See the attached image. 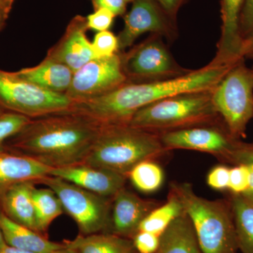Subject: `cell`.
Wrapping results in <instances>:
<instances>
[{
	"mask_svg": "<svg viewBox=\"0 0 253 253\" xmlns=\"http://www.w3.org/2000/svg\"><path fill=\"white\" fill-rule=\"evenodd\" d=\"M232 65L208 64L168 81L126 83L104 96L73 103L65 112L83 116L99 126L128 123L138 111L164 98L189 91L211 90Z\"/></svg>",
	"mask_w": 253,
	"mask_h": 253,
	"instance_id": "6da1fadb",
	"label": "cell"
},
{
	"mask_svg": "<svg viewBox=\"0 0 253 253\" xmlns=\"http://www.w3.org/2000/svg\"><path fill=\"white\" fill-rule=\"evenodd\" d=\"M100 126L90 120L68 112L31 119L4 147L34 158L50 168L83 163Z\"/></svg>",
	"mask_w": 253,
	"mask_h": 253,
	"instance_id": "7a4b0ae2",
	"label": "cell"
},
{
	"mask_svg": "<svg viewBox=\"0 0 253 253\" xmlns=\"http://www.w3.org/2000/svg\"><path fill=\"white\" fill-rule=\"evenodd\" d=\"M168 152L157 133L128 124L101 126L92 147L83 163L127 177L136 165Z\"/></svg>",
	"mask_w": 253,
	"mask_h": 253,
	"instance_id": "3957f363",
	"label": "cell"
},
{
	"mask_svg": "<svg viewBox=\"0 0 253 253\" xmlns=\"http://www.w3.org/2000/svg\"><path fill=\"white\" fill-rule=\"evenodd\" d=\"M169 191L182 204L203 253H237L234 217L228 200L212 201L201 197L189 183L172 182Z\"/></svg>",
	"mask_w": 253,
	"mask_h": 253,
	"instance_id": "277c9868",
	"label": "cell"
},
{
	"mask_svg": "<svg viewBox=\"0 0 253 253\" xmlns=\"http://www.w3.org/2000/svg\"><path fill=\"white\" fill-rule=\"evenodd\" d=\"M212 89L180 93L159 100L138 111L128 124L159 134L216 121L220 117L212 104Z\"/></svg>",
	"mask_w": 253,
	"mask_h": 253,
	"instance_id": "5b68a950",
	"label": "cell"
},
{
	"mask_svg": "<svg viewBox=\"0 0 253 253\" xmlns=\"http://www.w3.org/2000/svg\"><path fill=\"white\" fill-rule=\"evenodd\" d=\"M214 109L231 134L241 140L253 118V71L244 58L231 66L212 89Z\"/></svg>",
	"mask_w": 253,
	"mask_h": 253,
	"instance_id": "8992f818",
	"label": "cell"
},
{
	"mask_svg": "<svg viewBox=\"0 0 253 253\" xmlns=\"http://www.w3.org/2000/svg\"><path fill=\"white\" fill-rule=\"evenodd\" d=\"M163 39L159 35L151 34L129 51H120L126 83L168 81L185 76L191 71L178 63Z\"/></svg>",
	"mask_w": 253,
	"mask_h": 253,
	"instance_id": "52a82bcc",
	"label": "cell"
},
{
	"mask_svg": "<svg viewBox=\"0 0 253 253\" xmlns=\"http://www.w3.org/2000/svg\"><path fill=\"white\" fill-rule=\"evenodd\" d=\"M39 183L54 191L64 211L78 224L81 235L109 230L113 199L94 194L57 176H46Z\"/></svg>",
	"mask_w": 253,
	"mask_h": 253,
	"instance_id": "ba28073f",
	"label": "cell"
},
{
	"mask_svg": "<svg viewBox=\"0 0 253 253\" xmlns=\"http://www.w3.org/2000/svg\"><path fill=\"white\" fill-rule=\"evenodd\" d=\"M73 101L65 94L50 92L0 70V106L6 111L37 118L68 111Z\"/></svg>",
	"mask_w": 253,
	"mask_h": 253,
	"instance_id": "9c48e42d",
	"label": "cell"
},
{
	"mask_svg": "<svg viewBox=\"0 0 253 253\" xmlns=\"http://www.w3.org/2000/svg\"><path fill=\"white\" fill-rule=\"evenodd\" d=\"M166 151L184 149L207 153L222 162L231 154L240 139H236L220 118L158 134Z\"/></svg>",
	"mask_w": 253,
	"mask_h": 253,
	"instance_id": "30bf717a",
	"label": "cell"
},
{
	"mask_svg": "<svg viewBox=\"0 0 253 253\" xmlns=\"http://www.w3.org/2000/svg\"><path fill=\"white\" fill-rule=\"evenodd\" d=\"M126 83L119 51L110 57L95 58L78 69L65 95L81 102L109 94Z\"/></svg>",
	"mask_w": 253,
	"mask_h": 253,
	"instance_id": "8fae6325",
	"label": "cell"
},
{
	"mask_svg": "<svg viewBox=\"0 0 253 253\" xmlns=\"http://www.w3.org/2000/svg\"><path fill=\"white\" fill-rule=\"evenodd\" d=\"M130 11L124 15V26L118 37L119 51L133 45L144 33L157 34L169 42L179 36L176 21L172 19L157 0H133Z\"/></svg>",
	"mask_w": 253,
	"mask_h": 253,
	"instance_id": "7c38bea8",
	"label": "cell"
},
{
	"mask_svg": "<svg viewBox=\"0 0 253 253\" xmlns=\"http://www.w3.org/2000/svg\"><path fill=\"white\" fill-rule=\"evenodd\" d=\"M86 18L77 15L68 23L61 39L48 51L46 57L66 65L73 72L95 59L92 44L86 37Z\"/></svg>",
	"mask_w": 253,
	"mask_h": 253,
	"instance_id": "4fadbf2b",
	"label": "cell"
},
{
	"mask_svg": "<svg viewBox=\"0 0 253 253\" xmlns=\"http://www.w3.org/2000/svg\"><path fill=\"white\" fill-rule=\"evenodd\" d=\"M50 175L57 176L75 185L104 197L113 199L125 187L126 176L84 163L52 168Z\"/></svg>",
	"mask_w": 253,
	"mask_h": 253,
	"instance_id": "5bb4252c",
	"label": "cell"
},
{
	"mask_svg": "<svg viewBox=\"0 0 253 253\" xmlns=\"http://www.w3.org/2000/svg\"><path fill=\"white\" fill-rule=\"evenodd\" d=\"M158 206L156 201L141 199L123 188L112 199L110 233L132 239L143 219Z\"/></svg>",
	"mask_w": 253,
	"mask_h": 253,
	"instance_id": "9a60e30c",
	"label": "cell"
},
{
	"mask_svg": "<svg viewBox=\"0 0 253 253\" xmlns=\"http://www.w3.org/2000/svg\"><path fill=\"white\" fill-rule=\"evenodd\" d=\"M246 0H220L221 36L215 56L209 64L229 66L239 61L243 39L240 19Z\"/></svg>",
	"mask_w": 253,
	"mask_h": 253,
	"instance_id": "2e32d148",
	"label": "cell"
},
{
	"mask_svg": "<svg viewBox=\"0 0 253 253\" xmlns=\"http://www.w3.org/2000/svg\"><path fill=\"white\" fill-rule=\"evenodd\" d=\"M51 169L27 155L7 148L0 149V203L12 186L26 181L38 184L50 175Z\"/></svg>",
	"mask_w": 253,
	"mask_h": 253,
	"instance_id": "e0dca14e",
	"label": "cell"
},
{
	"mask_svg": "<svg viewBox=\"0 0 253 253\" xmlns=\"http://www.w3.org/2000/svg\"><path fill=\"white\" fill-rule=\"evenodd\" d=\"M16 74L25 81L50 92L65 94L74 72L66 65L46 57L35 67L23 68Z\"/></svg>",
	"mask_w": 253,
	"mask_h": 253,
	"instance_id": "ac0fdd59",
	"label": "cell"
},
{
	"mask_svg": "<svg viewBox=\"0 0 253 253\" xmlns=\"http://www.w3.org/2000/svg\"><path fill=\"white\" fill-rule=\"evenodd\" d=\"M36 184L26 181L12 186L0 203V212L11 220L38 232L33 198Z\"/></svg>",
	"mask_w": 253,
	"mask_h": 253,
	"instance_id": "d6986e66",
	"label": "cell"
},
{
	"mask_svg": "<svg viewBox=\"0 0 253 253\" xmlns=\"http://www.w3.org/2000/svg\"><path fill=\"white\" fill-rule=\"evenodd\" d=\"M0 229L6 244L11 247L34 253H51L63 247L46 239L36 231L21 225L0 212Z\"/></svg>",
	"mask_w": 253,
	"mask_h": 253,
	"instance_id": "ffe728a7",
	"label": "cell"
},
{
	"mask_svg": "<svg viewBox=\"0 0 253 253\" xmlns=\"http://www.w3.org/2000/svg\"><path fill=\"white\" fill-rule=\"evenodd\" d=\"M156 253H204L185 212L176 218L160 236Z\"/></svg>",
	"mask_w": 253,
	"mask_h": 253,
	"instance_id": "44dd1931",
	"label": "cell"
},
{
	"mask_svg": "<svg viewBox=\"0 0 253 253\" xmlns=\"http://www.w3.org/2000/svg\"><path fill=\"white\" fill-rule=\"evenodd\" d=\"M63 244L80 253H134L136 251L132 240L112 233L81 234L73 241H66Z\"/></svg>",
	"mask_w": 253,
	"mask_h": 253,
	"instance_id": "7402d4cb",
	"label": "cell"
},
{
	"mask_svg": "<svg viewBox=\"0 0 253 253\" xmlns=\"http://www.w3.org/2000/svg\"><path fill=\"white\" fill-rule=\"evenodd\" d=\"M232 211L239 251L253 253V204L243 194L228 198Z\"/></svg>",
	"mask_w": 253,
	"mask_h": 253,
	"instance_id": "603a6c76",
	"label": "cell"
},
{
	"mask_svg": "<svg viewBox=\"0 0 253 253\" xmlns=\"http://www.w3.org/2000/svg\"><path fill=\"white\" fill-rule=\"evenodd\" d=\"M184 213V208L180 201L169 191L167 202L154 208L143 219L139 225V231H147L161 236L169 224Z\"/></svg>",
	"mask_w": 253,
	"mask_h": 253,
	"instance_id": "cb8c5ba5",
	"label": "cell"
},
{
	"mask_svg": "<svg viewBox=\"0 0 253 253\" xmlns=\"http://www.w3.org/2000/svg\"><path fill=\"white\" fill-rule=\"evenodd\" d=\"M33 198L36 212L37 231L44 236L51 222L62 214L64 210L59 198L50 188H35Z\"/></svg>",
	"mask_w": 253,
	"mask_h": 253,
	"instance_id": "d4e9b609",
	"label": "cell"
},
{
	"mask_svg": "<svg viewBox=\"0 0 253 253\" xmlns=\"http://www.w3.org/2000/svg\"><path fill=\"white\" fill-rule=\"evenodd\" d=\"M136 189L144 193H153L162 186L164 172L154 160H146L136 165L128 174Z\"/></svg>",
	"mask_w": 253,
	"mask_h": 253,
	"instance_id": "484cf974",
	"label": "cell"
},
{
	"mask_svg": "<svg viewBox=\"0 0 253 253\" xmlns=\"http://www.w3.org/2000/svg\"><path fill=\"white\" fill-rule=\"evenodd\" d=\"M31 121V118L18 113H3L0 116V149H4L5 141L18 134Z\"/></svg>",
	"mask_w": 253,
	"mask_h": 253,
	"instance_id": "4316f807",
	"label": "cell"
},
{
	"mask_svg": "<svg viewBox=\"0 0 253 253\" xmlns=\"http://www.w3.org/2000/svg\"><path fill=\"white\" fill-rule=\"evenodd\" d=\"M95 57H110L119 52L118 37L109 31L99 32L91 42Z\"/></svg>",
	"mask_w": 253,
	"mask_h": 253,
	"instance_id": "83f0119b",
	"label": "cell"
},
{
	"mask_svg": "<svg viewBox=\"0 0 253 253\" xmlns=\"http://www.w3.org/2000/svg\"><path fill=\"white\" fill-rule=\"evenodd\" d=\"M249 189V170L247 165L230 168L229 189L231 194H244Z\"/></svg>",
	"mask_w": 253,
	"mask_h": 253,
	"instance_id": "f1b7e54d",
	"label": "cell"
},
{
	"mask_svg": "<svg viewBox=\"0 0 253 253\" xmlns=\"http://www.w3.org/2000/svg\"><path fill=\"white\" fill-rule=\"evenodd\" d=\"M131 240L137 253H156L159 247L160 236L147 231H138Z\"/></svg>",
	"mask_w": 253,
	"mask_h": 253,
	"instance_id": "f546056e",
	"label": "cell"
},
{
	"mask_svg": "<svg viewBox=\"0 0 253 253\" xmlns=\"http://www.w3.org/2000/svg\"><path fill=\"white\" fill-rule=\"evenodd\" d=\"M115 14L106 9L95 10L92 14L86 16L88 29L98 32L109 31L112 26Z\"/></svg>",
	"mask_w": 253,
	"mask_h": 253,
	"instance_id": "4dcf8cb0",
	"label": "cell"
},
{
	"mask_svg": "<svg viewBox=\"0 0 253 253\" xmlns=\"http://www.w3.org/2000/svg\"><path fill=\"white\" fill-rule=\"evenodd\" d=\"M229 172H230V168L223 165L213 168L208 174V185L217 191L228 190Z\"/></svg>",
	"mask_w": 253,
	"mask_h": 253,
	"instance_id": "1f68e13d",
	"label": "cell"
},
{
	"mask_svg": "<svg viewBox=\"0 0 253 253\" xmlns=\"http://www.w3.org/2000/svg\"><path fill=\"white\" fill-rule=\"evenodd\" d=\"M253 162V143L240 141L234 151L229 155L226 163L234 165L249 164Z\"/></svg>",
	"mask_w": 253,
	"mask_h": 253,
	"instance_id": "d6a6232c",
	"label": "cell"
},
{
	"mask_svg": "<svg viewBox=\"0 0 253 253\" xmlns=\"http://www.w3.org/2000/svg\"><path fill=\"white\" fill-rule=\"evenodd\" d=\"M240 33L243 41L253 35V0H246L241 19Z\"/></svg>",
	"mask_w": 253,
	"mask_h": 253,
	"instance_id": "836d02e7",
	"label": "cell"
},
{
	"mask_svg": "<svg viewBox=\"0 0 253 253\" xmlns=\"http://www.w3.org/2000/svg\"><path fill=\"white\" fill-rule=\"evenodd\" d=\"M95 10L106 9L111 11L115 16H124L126 14V0H90Z\"/></svg>",
	"mask_w": 253,
	"mask_h": 253,
	"instance_id": "e575fe53",
	"label": "cell"
},
{
	"mask_svg": "<svg viewBox=\"0 0 253 253\" xmlns=\"http://www.w3.org/2000/svg\"><path fill=\"white\" fill-rule=\"evenodd\" d=\"M158 2L162 6L172 19L176 21L177 14L179 10L187 2L188 0H157Z\"/></svg>",
	"mask_w": 253,
	"mask_h": 253,
	"instance_id": "d590c367",
	"label": "cell"
},
{
	"mask_svg": "<svg viewBox=\"0 0 253 253\" xmlns=\"http://www.w3.org/2000/svg\"><path fill=\"white\" fill-rule=\"evenodd\" d=\"M241 57L253 58V35L243 41L241 49Z\"/></svg>",
	"mask_w": 253,
	"mask_h": 253,
	"instance_id": "8d00e7d4",
	"label": "cell"
},
{
	"mask_svg": "<svg viewBox=\"0 0 253 253\" xmlns=\"http://www.w3.org/2000/svg\"><path fill=\"white\" fill-rule=\"evenodd\" d=\"M10 12H11V10L6 9L0 5V33L6 25Z\"/></svg>",
	"mask_w": 253,
	"mask_h": 253,
	"instance_id": "74e56055",
	"label": "cell"
},
{
	"mask_svg": "<svg viewBox=\"0 0 253 253\" xmlns=\"http://www.w3.org/2000/svg\"><path fill=\"white\" fill-rule=\"evenodd\" d=\"M0 253H34L23 251V250L16 249L6 245L4 247L0 248Z\"/></svg>",
	"mask_w": 253,
	"mask_h": 253,
	"instance_id": "f35d334b",
	"label": "cell"
},
{
	"mask_svg": "<svg viewBox=\"0 0 253 253\" xmlns=\"http://www.w3.org/2000/svg\"><path fill=\"white\" fill-rule=\"evenodd\" d=\"M246 165L249 170V189L247 191H253V162Z\"/></svg>",
	"mask_w": 253,
	"mask_h": 253,
	"instance_id": "ab89813d",
	"label": "cell"
},
{
	"mask_svg": "<svg viewBox=\"0 0 253 253\" xmlns=\"http://www.w3.org/2000/svg\"><path fill=\"white\" fill-rule=\"evenodd\" d=\"M64 245V244H63ZM51 253H80L78 252L77 250L73 249V248L68 247V246H66L64 245L63 247L61 248V249L55 250V251H53Z\"/></svg>",
	"mask_w": 253,
	"mask_h": 253,
	"instance_id": "60d3db41",
	"label": "cell"
},
{
	"mask_svg": "<svg viewBox=\"0 0 253 253\" xmlns=\"http://www.w3.org/2000/svg\"><path fill=\"white\" fill-rule=\"evenodd\" d=\"M14 0H0V5L6 8V9L11 10L12 9L13 4Z\"/></svg>",
	"mask_w": 253,
	"mask_h": 253,
	"instance_id": "b9f144b4",
	"label": "cell"
},
{
	"mask_svg": "<svg viewBox=\"0 0 253 253\" xmlns=\"http://www.w3.org/2000/svg\"><path fill=\"white\" fill-rule=\"evenodd\" d=\"M6 241H5L4 236H3L2 232L0 229V248L4 247L6 246Z\"/></svg>",
	"mask_w": 253,
	"mask_h": 253,
	"instance_id": "7bdbcfd3",
	"label": "cell"
},
{
	"mask_svg": "<svg viewBox=\"0 0 253 253\" xmlns=\"http://www.w3.org/2000/svg\"><path fill=\"white\" fill-rule=\"evenodd\" d=\"M243 195H244V196H246V198H248L253 204V191H247V192L245 193V194Z\"/></svg>",
	"mask_w": 253,
	"mask_h": 253,
	"instance_id": "ee69618b",
	"label": "cell"
},
{
	"mask_svg": "<svg viewBox=\"0 0 253 253\" xmlns=\"http://www.w3.org/2000/svg\"><path fill=\"white\" fill-rule=\"evenodd\" d=\"M5 110L3 109L0 106V116H1V114H2L3 113L5 112Z\"/></svg>",
	"mask_w": 253,
	"mask_h": 253,
	"instance_id": "f6af8a7d",
	"label": "cell"
},
{
	"mask_svg": "<svg viewBox=\"0 0 253 253\" xmlns=\"http://www.w3.org/2000/svg\"><path fill=\"white\" fill-rule=\"evenodd\" d=\"M126 2L129 3V2H132L133 0H126Z\"/></svg>",
	"mask_w": 253,
	"mask_h": 253,
	"instance_id": "bcb514c9",
	"label": "cell"
},
{
	"mask_svg": "<svg viewBox=\"0 0 253 253\" xmlns=\"http://www.w3.org/2000/svg\"><path fill=\"white\" fill-rule=\"evenodd\" d=\"M252 68V70H253V65L252 68Z\"/></svg>",
	"mask_w": 253,
	"mask_h": 253,
	"instance_id": "7dc6e473",
	"label": "cell"
},
{
	"mask_svg": "<svg viewBox=\"0 0 253 253\" xmlns=\"http://www.w3.org/2000/svg\"><path fill=\"white\" fill-rule=\"evenodd\" d=\"M134 253H136V251H135V252H134Z\"/></svg>",
	"mask_w": 253,
	"mask_h": 253,
	"instance_id": "c3c4849f",
	"label": "cell"
}]
</instances>
